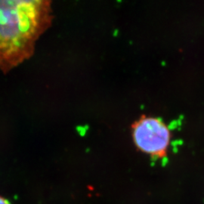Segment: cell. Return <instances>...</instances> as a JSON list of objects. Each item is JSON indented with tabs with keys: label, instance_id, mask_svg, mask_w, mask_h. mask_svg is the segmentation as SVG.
Instances as JSON below:
<instances>
[{
	"label": "cell",
	"instance_id": "3",
	"mask_svg": "<svg viewBox=\"0 0 204 204\" xmlns=\"http://www.w3.org/2000/svg\"><path fill=\"white\" fill-rule=\"evenodd\" d=\"M0 204H10V203H9V202L6 199L0 197Z\"/></svg>",
	"mask_w": 204,
	"mask_h": 204
},
{
	"label": "cell",
	"instance_id": "2",
	"mask_svg": "<svg viewBox=\"0 0 204 204\" xmlns=\"http://www.w3.org/2000/svg\"><path fill=\"white\" fill-rule=\"evenodd\" d=\"M132 138L137 149L155 159L167 156L172 134L161 119L141 115L131 125Z\"/></svg>",
	"mask_w": 204,
	"mask_h": 204
},
{
	"label": "cell",
	"instance_id": "1",
	"mask_svg": "<svg viewBox=\"0 0 204 204\" xmlns=\"http://www.w3.org/2000/svg\"><path fill=\"white\" fill-rule=\"evenodd\" d=\"M52 20L51 1L0 0V72L30 59Z\"/></svg>",
	"mask_w": 204,
	"mask_h": 204
}]
</instances>
